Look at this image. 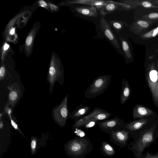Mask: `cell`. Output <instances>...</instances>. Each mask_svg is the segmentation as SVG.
<instances>
[{
    "label": "cell",
    "mask_w": 158,
    "mask_h": 158,
    "mask_svg": "<svg viewBox=\"0 0 158 158\" xmlns=\"http://www.w3.org/2000/svg\"><path fill=\"white\" fill-rule=\"evenodd\" d=\"M138 23L142 27H147L148 26V24L146 22L143 21H139Z\"/></svg>",
    "instance_id": "23"
},
{
    "label": "cell",
    "mask_w": 158,
    "mask_h": 158,
    "mask_svg": "<svg viewBox=\"0 0 158 158\" xmlns=\"http://www.w3.org/2000/svg\"><path fill=\"white\" fill-rule=\"evenodd\" d=\"M0 128L1 129H3V122L1 121L0 123Z\"/></svg>",
    "instance_id": "33"
},
{
    "label": "cell",
    "mask_w": 158,
    "mask_h": 158,
    "mask_svg": "<svg viewBox=\"0 0 158 158\" xmlns=\"http://www.w3.org/2000/svg\"><path fill=\"white\" fill-rule=\"evenodd\" d=\"M68 94L66 95L61 103L53 110V115L55 120L61 126H64L71 113L68 107L67 101Z\"/></svg>",
    "instance_id": "5"
},
{
    "label": "cell",
    "mask_w": 158,
    "mask_h": 158,
    "mask_svg": "<svg viewBox=\"0 0 158 158\" xmlns=\"http://www.w3.org/2000/svg\"><path fill=\"white\" fill-rule=\"evenodd\" d=\"M50 6H51V7H53V8H54L55 9H56L57 8V7L56 6H55L54 5H50Z\"/></svg>",
    "instance_id": "34"
},
{
    "label": "cell",
    "mask_w": 158,
    "mask_h": 158,
    "mask_svg": "<svg viewBox=\"0 0 158 158\" xmlns=\"http://www.w3.org/2000/svg\"><path fill=\"white\" fill-rule=\"evenodd\" d=\"M144 158H158V153L154 155H150L149 153Z\"/></svg>",
    "instance_id": "26"
},
{
    "label": "cell",
    "mask_w": 158,
    "mask_h": 158,
    "mask_svg": "<svg viewBox=\"0 0 158 158\" xmlns=\"http://www.w3.org/2000/svg\"><path fill=\"white\" fill-rule=\"evenodd\" d=\"M112 75H101L95 78L85 92L84 98H94L103 93L110 83Z\"/></svg>",
    "instance_id": "2"
},
{
    "label": "cell",
    "mask_w": 158,
    "mask_h": 158,
    "mask_svg": "<svg viewBox=\"0 0 158 158\" xmlns=\"http://www.w3.org/2000/svg\"><path fill=\"white\" fill-rule=\"evenodd\" d=\"M90 110V108L88 106L81 104L71 113L70 118L76 122L87 115Z\"/></svg>",
    "instance_id": "9"
},
{
    "label": "cell",
    "mask_w": 158,
    "mask_h": 158,
    "mask_svg": "<svg viewBox=\"0 0 158 158\" xmlns=\"http://www.w3.org/2000/svg\"><path fill=\"white\" fill-rule=\"evenodd\" d=\"M122 40V46L123 50L126 52L129 48V47L127 42L123 40Z\"/></svg>",
    "instance_id": "22"
},
{
    "label": "cell",
    "mask_w": 158,
    "mask_h": 158,
    "mask_svg": "<svg viewBox=\"0 0 158 158\" xmlns=\"http://www.w3.org/2000/svg\"><path fill=\"white\" fill-rule=\"evenodd\" d=\"M100 150L102 153L107 156H113L115 154L114 148L108 143L104 141L102 143Z\"/></svg>",
    "instance_id": "14"
},
{
    "label": "cell",
    "mask_w": 158,
    "mask_h": 158,
    "mask_svg": "<svg viewBox=\"0 0 158 158\" xmlns=\"http://www.w3.org/2000/svg\"><path fill=\"white\" fill-rule=\"evenodd\" d=\"M13 87V85H12L10 88V92L9 95V103L12 106L17 102L20 95L19 89H17Z\"/></svg>",
    "instance_id": "15"
},
{
    "label": "cell",
    "mask_w": 158,
    "mask_h": 158,
    "mask_svg": "<svg viewBox=\"0 0 158 158\" xmlns=\"http://www.w3.org/2000/svg\"><path fill=\"white\" fill-rule=\"evenodd\" d=\"M150 19H155L158 17V14L156 13H152L150 14L149 15Z\"/></svg>",
    "instance_id": "27"
},
{
    "label": "cell",
    "mask_w": 158,
    "mask_h": 158,
    "mask_svg": "<svg viewBox=\"0 0 158 158\" xmlns=\"http://www.w3.org/2000/svg\"><path fill=\"white\" fill-rule=\"evenodd\" d=\"M110 25L118 33L119 31L122 28V24L121 23L118 21L116 20L111 21L110 22Z\"/></svg>",
    "instance_id": "17"
},
{
    "label": "cell",
    "mask_w": 158,
    "mask_h": 158,
    "mask_svg": "<svg viewBox=\"0 0 158 158\" xmlns=\"http://www.w3.org/2000/svg\"><path fill=\"white\" fill-rule=\"evenodd\" d=\"M5 73V69L4 67H2L0 69V77L1 80L4 77Z\"/></svg>",
    "instance_id": "24"
},
{
    "label": "cell",
    "mask_w": 158,
    "mask_h": 158,
    "mask_svg": "<svg viewBox=\"0 0 158 158\" xmlns=\"http://www.w3.org/2000/svg\"><path fill=\"white\" fill-rule=\"evenodd\" d=\"M32 38L31 36H28L26 40V43L27 46H30L32 43Z\"/></svg>",
    "instance_id": "25"
},
{
    "label": "cell",
    "mask_w": 158,
    "mask_h": 158,
    "mask_svg": "<svg viewBox=\"0 0 158 158\" xmlns=\"http://www.w3.org/2000/svg\"><path fill=\"white\" fill-rule=\"evenodd\" d=\"M117 7V5L115 4L109 3L105 5V9L108 12H110L115 10Z\"/></svg>",
    "instance_id": "18"
},
{
    "label": "cell",
    "mask_w": 158,
    "mask_h": 158,
    "mask_svg": "<svg viewBox=\"0 0 158 158\" xmlns=\"http://www.w3.org/2000/svg\"><path fill=\"white\" fill-rule=\"evenodd\" d=\"M75 9L77 12L86 16L95 17L98 15L97 10L96 8L93 6L77 7Z\"/></svg>",
    "instance_id": "11"
},
{
    "label": "cell",
    "mask_w": 158,
    "mask_h": 158,
    "mask_svg": "<svg viewBox=\"0 0 158 158\" xmlns=\"http://www.w3.org/2000/svg\"><path fill=\"white\" fill-rule=\"evenodd\" d=\"M142 5L146 7H149L151 6L150 3L148 2H144L142 3Z\"/></svg>",
    "instance_id": "28"
},
{
    "label": "cell",
    "mask_w": 158,
    "mask_h": 158,
    "mask_svg": "<svg viewBox=\"0 0 158 158\" xmlns=\"http://www.w3.org/2000/svg\"><path fill=\"white\" fill-rule=\"evenodd\" d=\"M149 77L152 82H156L158 79V72L156 70H152L149 73Z\"/></svg>",
    "instance_id": "19"
},
{
    "label": "cell",
    "mask_w": 158,
    "mask_h": 158,
    "mask_svg": "<svg viewBox=\"0 0 158 158\" xmlns=\"http://www.w3.org/2000/svg\"><path fill=\"white\" fill-rule=\"evenodd\" d=\"M130 90L129 85L126 79L123 78L122 83L120 102L121 105L123 104L128 99L130 94Z\"/></svg>",
    "instance_id": "12"
},
{
    "label": "cell",
    "mask_w": 158,
    "mask_h": 158,
    "mask_svg": "<svg viewBox=\"0 0 158 158\" xmlns=\"http://www.w3.org/2000/svg\"><path fill=\"white\" fill-rule=\"evenodd\" d=\"M104 15L101 13L100 27L108 40L114 47L118 49L119 48L118 42L109 25L104 18Z\"/></svg>",
    "instance_id": "7"
},
{
    "label": "cell",
    "mask_w": 158,
    "mask_h": 158,
    "mask_svg": "<svg viewBox=\"0 0 158 158\" xmlns=\"http://www.w3.org/2000/svg\"><path fill=\"white\" fill-rule=\"evenodd\" d=\"M68 153L73 158H83L93 149V145L87 137H75L66 147Z\"/></svg>",
    "instance_id": "1"
},
{
    "label": "cell",
    "mask_w": 158,
    "mask_h": 158,
    "mask_svg": "<svg viewBox=\"0 0 158 158\" xmlns=\"http://www.w3.org/2000/svg\"><path fill=\"white\" fill-rule=\"evenodd\" d=\"M99 122H100L96 121H91L86 123L83 127L85 128H91L98 124Z\"/></svg>",
    "instance_id": "21"
},
{
    "label": "cell",
    "mask_w": 158,
    "mask_h": 158,
    "mask_svg": "<svg viewBox=\"0 0 158 158\" xmlns=\"http://www.w3.org/2000/svg\"><path fill=\"white\" fill-rule=\"evenodd\" d=\"M15 31V28H13L10 30V33L11 35H12L14 33Z\"/></svg>",
    "instance_id": "32"
},
{
    "label": "cell",
    "mask_w": 158,
    "mask_h": 158,
    "mask_svg": "<svg viewBox=\"0 0 158 158\" xmlns=\"http://www.w3.org/2000/svg\"><path fill=\"white\" fill-rule=\"evenodd\" d=\"M37 145V141L36 138H34L31 139V147L32 154H34Z\"/></svg>",
    "instance_id": "20"
},
{
    "label": "cell",
    "mask_w": 158,
    "mask_h": 158,
    "mask_svg": "<svg viewBox=\"0 0 158 158\" xmlns=\"http://www.w3.org/2000/svg\"><path fill=\"white\" fill-rule=\"evenodd\" d=\"M153 113L149 109L140 105L135 106L133 111V118L134 119L141 118L149 116Z\"/></svg>",
    "instance_id": "10"
},
{
    "label": "cell",
    "mask_w": 158,
    "mask_h": 158,
    "mask_svg": "<svg viewBox=\"0 0 158 158\" xmlns=\"http://www.w3.org/2000/svg\"><path fill=\"white\" fill-rule=\"evenodd\" d=\"M98 124L102 131L109 134L113 131L124 129L123 128L126 125L124 122L118 116L101 121Z\"/></svg>",
    "instance_id": "6"
},
{
    "label": "cell",
    "mask_w": 158,
    "mask_h": 158,
    "mask_svg": "<svg viewBox=\"0 0 158 158\" xmlns=\"http://www.w3.org/2000/svg\"><path fill=\"white\" fill-rule=\"evenodd\" d=\"M112 115L104 109L95 107L87 115L75 122L73 127L75 128H80L83 127L88 122L93 121L101 122L107 119Z\"/></svg>",
    "instance_id": "3"
},
{
    "label": "cell",
    "mask_w": 158,
    "mask_h": 158,
    "mask_svg": "<svg viewBox=\"0 0 158 158\" xmlns=\"http://www.w3.org/2000/svg\"><path fill=\"white\" fill-rule=\"evenodd\" d=\"M9 45L6 44H5L4 47V49L5 50H7L9 48Z\"/></svg>",
    "instance_id": "31"
},
{
    "label": "cell",
    "mask_w": 158,
    "mask_h": 158,
    "mask_svg": "<svg viewBox=\"0 0 158 158\" xmlns=\"http://www.w3.org/2000/svg\"><path fill=\"white\" fill-rule=\"evenodd\" d=\"M147 118H142L139 120L131 122L126 124L125 128L132 131L139 129L142 127L148 122Z\"/></svg>",
    "instance_id": "13"
},
{
    "label": "cell",
    "mask_w": 158,
    "mask_h": 158,
    "mask_svg": "<svg viewBox=\"0 0 158 158\" xmlns=\"http://www.w3.org/2000/svg\"><path fill=\"white\" fill-rule=\"evenodd\" d=\"M158 33V27L155 29L152 34V36L153 37L156 36V34Z\"/></svg>",
    "instance_id": "30"
},
{
    "label": "cell",
    "mask_w": 158,
    "mask_h": 158,
    "mask_svg": "<svg viewBox=\"0 0 158 158\" xmlns=\"http://www.w3.org/2000/svg\"><path fill=\"white\" fill-rule=\"evenodd\" d=\"M154 131L152 128L144 131L133 145V149L138 158H140L145 148L153 141Z\"/></svg>",
    "instance_id": "4"
},
{
    "label": "cell",
    "mask_w": 158,
    "mask_h": 158,
    "mask_svg": "<svg viewBox=\"0 0 158 158\" xmlns=\"http://www.w3.org/2000/svg\"><path fill=\"white\" fill-rule=\"evenodd\" d=\"M40 5L42 7H45L47 6V3L44 1L40 0L39 1Z\"/></svg>",
    "instance_id": "29"
},
{
    "label": "cell",
    "mask_w": 158,
    "mask_h": 158,
    "mask_svg": "<svg viewBox=\"0 0 158 158\" xmlns=\"http://www.w3.org/2000/svg\"><path fill=\"white\" fill-rule=\"evenodd\" d=\"M6 112L7 113V114H8L10 117V118L11 119V124L12 126V127L16 130H18L20 132L21 134H22L23 135V136L24 137V135L20 131L19 129L18 126L17 124L14 121L12 118L11 117V114L12 113V110L9 108H7L6 110Z\"/></svg>",
    "instance_id": "16"
},
{
    "label": "cell",
    "mask_w": 158,
    "mask_h": 158,
    "mask_svg": "<svg viewBox=\"0 0 158 158\" xmlns=\"http://www.w3.org/2000/svg\"><path fill=\"white\" fill-rule=\"evenodd\" d=\"M129 132L125 129L117 130L110 134L111 142L119 146L124 145L127 143Z\"/></svg>",
    "instance_id": "8"
}]
</instances>
